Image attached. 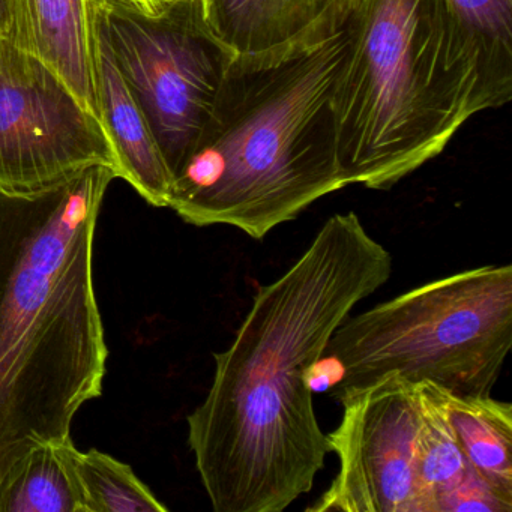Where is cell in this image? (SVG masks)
I'll return each mask as SVG.
<instances>
[{"instance_id":"obj_6","label":"cell","mask_w":512,"mask_h":512,"mask_svg":"<svg viewBox=\"0 0 512 512\" xmlns=\"http://www.w3.org/2000/svg\"><path fill=\"white\" fill-rule=\"evenodd\" d=\"M103 44L145 113L175 178L205 127L235 53L215 37L200 0L158 14L119 5L91 8Z\"/></svg>"},{"instance_id":"obj_2","label":"cell","mask_w":512,"mask_h":512,"mask_svg":"<svg viewBox=\"0 0 512 512\" xmlns=\"http://www.w3.org/2000/svg\"><path fill=\"white\" fill-rule=\"evenodd\" d=\"M116 178L95 164L34 193L0 190V487L35 445L70 439L103 392L94 242Z\"/></svg>"},{"instance_id":"obj_15","label":"cell","mask_w":512,"mask_h":512,"mask_svg":"<svg viewBox=\"0 0 512 512\" xmlns=\"http://www.w3.org/2000/svg\"><path fill=\"white\" fill-rule=\"evenodd\" d=\"M421 401V427L418 437L419 481L430 512H439V505L475 470L467 463L457 436L446 415L439 385L418 383Z\"/></svg>"},{"instance_id":"obj_12","label":"cell","mask_w":512,"mask_h":512,"mask_svg":"<svg viewBox=\"0 0 512 512\" xmlns=\"http://www.w3.org/2000/svg\"><path fill=\"white\" fill-rule=\"evenodd\" d=\"M343 0H200L206 23L235 55L286 46Z\"/></svg>"},{"instance_id":"obj_4","label":"cell","mask_w":512,"mask_h":512,"mask_svg":"<svg viewBox=\"0 0 512 512\" xmlns=\"http://www.w3.org/2000/svg\"><path fill=\"white\" fill-rule=\"evenodd\" d=\"M331 103L347 187L389 190L442 154L475 115L446 0H355Z\"/></svg>"},{"instance_id":"obj_10","label":"cell","mask_w":512,"mask_h":512,"mask_svg":"<svg viewBox=\"0 0 512 512\" xmlns=\"http://www.w3.org/2000/svg\"><path fill=\"white\" fill-rule=\"evenodd\" d=\"M472 74L473 112L512 98V0H446Z\"/></svg>"},{"instance_id":"obj_7","label":"cell","mask_w":512,"mask_h":512,"mask_svg":"<svg viewBox=\"0 0 512 512\" xmlns=\"http://www.w3.org/2000/svg\"><path fill=\"white\" fill-rule=\"evenodd\" d=\"M115 155L100 119L37 53L0 38V190L34 193Z\"/></svg>"},{"instance_id":"obj_14","label":"cell","mask_w":512,"mask_h":512,"mask_svg":"<svg viewBox=\"0 0 512 512\" xmlns=\"http://www.w3.org/2000/svg\"><path fill=\"white\" fill-rule=\"evenodd\" d=\"M73 439L35 445L0 487V512H88Z\"/></svg>"},{"instance_id":"obj_8","label":"cell","mask_w":512,"mask_h":512,"mask_svg":"<svg viewBox=\"0 0 512 512\" xmlns=\"http://www.w3.org/2000/svg\"><path fill=\"white\" fill-rule=\"evenodd\" d=\"M328 436L337 476L307 512H430L419 481L418 383L398 374L349 392Z\"/></svg>"},{"instance_id":"obj_16","label":"cell","mask_w":512,"mask_h":512,"mask_svg":"<svg viewBox=\"0 0 512 512\" xmlns=\"http://www.w3.org/2000/svg\"><path fill=\"white\" fill-rule=\"evenodd\" d=\"M88 512H166L151 488L128 464L98 449L74 455Z\"/></svg>"},{"instance_id":"obj_17","label":"cell","mask_w":512,"mask_h":512,"mask_svg":"<svg viewBox=\"0 0 512 512\" xmlns=\"http://www.w3.org/2000/svg\"><path fill=\"white\" fill-rule=\"evenodd\" d=\"M0 38L16 41L28 49L22 0H0Z\"/></svg>"},{"instance_id":"obj_11","label":"cell","mask_w":512,"mask_h":512,"mask_svg":"<svg viewBox=\"0 0 512 512\" xmlns=\"http://www.w3.org/2000/svg\"><path fill=\"white\" fill-rule=\"evenodd\" d=\"M22 8L28 49L47 62L97 115L94 31L88 0H22Z\"/></svg>"},{"instance_id":"obj_13","label":"cell","mask_w":512,"mask_h":512,"mask_svg":"<svg viewBox=\"0 0 512 512\" xmlns=\"http://www.w3.org/2000/svg\"><path fill=\"white\" fill-rule=\"evenodd\" d=\"M439 391L467 463L496 493L512 500V404L442 386Z\"/></svg>"},{"instance_id":"obj_1","label":"cell","mask_w":512,"mask_h":512,"mask_svg":"<svg viewBox=\"0 0 512 512\" xmlns=\"http://www.w3.org/2000/svg\"><path fill=\"white\" fill-rule=\"evenodd\" d=\"M392 268V254L347 212L328 218L302 256L257 289L187 418L215 512H283L313 490L331 449L308 379L335 329Z\"/></svg>"},{"instance_id":"obj_18","label":"cell","mask_w":512,"mask_h":512,"mask_svg":"<svg viewBox=\"0 0 512 512\" xmlns=\"http://www.w3.org/2000/svg\"><path fill=\"white\" fill-rule=\"evenodd\" d=\"M175 2L176 0H88V5L89 11L98 5H119L143 14H158Z\"/></svg>"},{"instance_id":"obj_5","label":"cell","mask_w":512,"mask_h":512,"mask_svg":"<svg viewBox=\"0 0 512 512\" xmlns=\"http://www.w3.org/2000/svg\"><path fill=\"white\" fill-rule=\"evenodd\" d=\"M512 344V266L467 269L347 316L320 361L340 401L388 374L455 394L491 395Z\"/></svg>"},{"instance_id":"obj_3","label":"cell","mask_w":512,"mask_h":512,"mask_svg":"<svg viewBox=\"0 0 512 512\" xmlns=\"http://www.w3.org/2000/svg\"><path fill=\"white\" fill-rule=\"evenodd\" d=\"M355 0L298 40L236 55L169 208L196 227L230 226L263 241L322 197L346 188L332 92L349 47Z\"/></svg>"},{"instance_id":"obj_9","label":"cell","mask_w":512,"mask_h":512,"mask_svg":"<svg viewBox=\"0 0 512 512\" xmlns=\"http://www.w3.org/2000/svg\"><path fill=\"white\" fill-rule=\"evenodd\" d=\"M97 116L115 155L116 176L149 205L169 208L172 175L154 131L107 50L95 40Z\"/></svg>"}]
</instances>
